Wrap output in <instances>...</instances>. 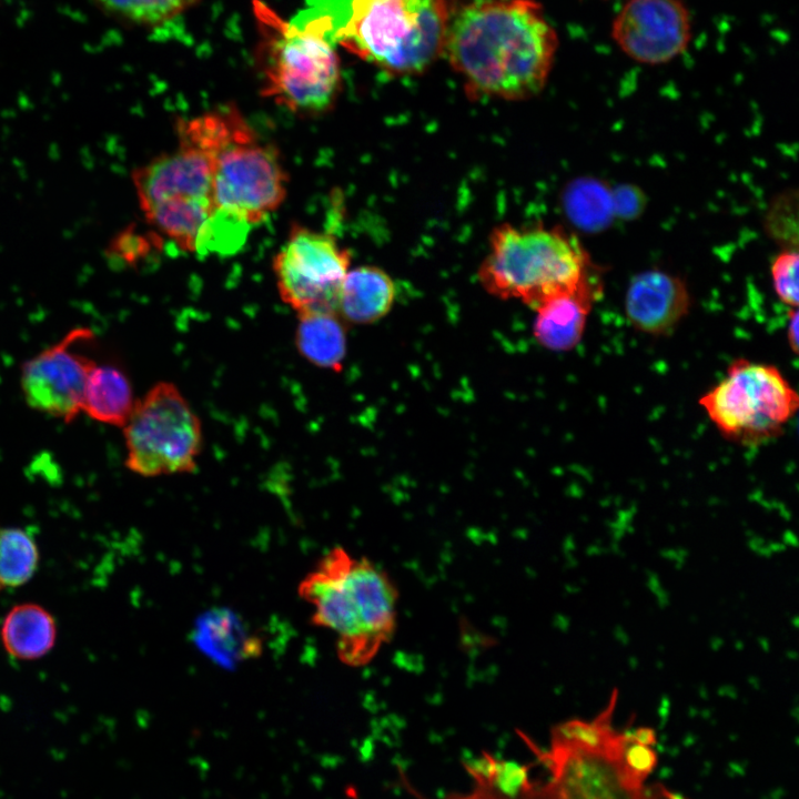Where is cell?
I'll use <instances>...</instances> for the list:
<instances>
[{
    "instance_id": "8992f818",
    "label": "cell",
    "mask_w": 799,
    "mask_h": 799,
    "mask_svg": "<svg viewBox=\"0 0 799 799\" xmlns=\"http://www.w3.org/2000/svg\"><path fill=\"white\" fill-rule=\"evenodd\" d=\"M482 286L536 310L548 299L598 279L578 240L559 226L498 225L478 269Z\"/></svg>"
},
{
    "instance_id": "cb8c5ba5",
    "label": "cell",
    "mask_w": 799,
    "mask_h": 799,
    "mask_svg": "<svg viewBox=\"0 0 799 799\" xmlns=\"http://www.w3.org/2000/svg\"><path fill=\"white\" fill-rule=\"evenodd\" d=\"M148 247L146 241L133 231L120 233L112 244L113 254L128 263H133L143 256Z\"/></svg>"
},
{
    "instance_id": "e0dca14e",
    "label": "cell",
    "mask_w": 799,
    "mask_h": 799,
    "mask_svg": "<svg viewBox=\"0 0 799 799\" xmlns=\"http://www.w3.org/2000/svg\"><path fill=\"white\" fill-rule=\"evenodd\" d=\"M0 636L6 651L21 660H34L47 655L57 639L53 616L42 606L24 603L6 615Z\"/></svg>"
},
{
    "instance_id": "7402d4cb",
    "label": "cell",
    "mask_w": 799,
    "mask_h": 799,
    "mask_svg": "<svg viewBox=\"0 0 799 799\" xmlns=\"http://www.w3.org/2000/svg\"><path fill=\"white\" fill-rule=\"evenodd\" d=\"M798 267L797 249H783L771 263L772 286L778 299L790 309L798 306Z\"/></svg>"
},
{
    "instance_id": "ffe728a7",
    "label": "cell",
    "mask_w": 799,
    "mask_h": 799,
    "mask_svg": "<svg viewBox=\"0 0 799 799\" xmlns=\"http://www.w3.org/2000/svg\"><path fill=\"white\" fill-rule=\"evenodd\" d=\"M38 563L37 544L27 532L13 527L0 529V588L26 584Z\"/></svg>"
},
{
    "instance_id": "277c9868",
    "label": "cell",
    "mask_w": 799,
    "mask_h": 799,
    "mask_svg": "<svg viewBox=\"0 0 799 799\" xmlns=\"http://www.w3.org/2000/svg\"><path fill=\"white\" fill-rule=\"evenodd\" d=\"M178 140L208 158L216 210L252 225L282 204L287 175L279 153L260 139L236 107L180 120Z\"/></svg>"
},
{
    "instance_id": "4fadbf2b",
    "label": "cell",
    "mask_w": 799,
    "mask_h": 799,
    "mask_svg": "<svg viewBox=\"0 0 799 799\" xmlns=\"http://www.w3.org/2000/svg\"><path fill=\"white\" fill-rule=\"evenodd\" d=\"M690 306L691 296L685 281L657 269L633 276L624 300L630 326L650 336L671 334L688 315Z\"/></svg>"
},
{
    "instance_id": "ac0fdd59",
    "label": "cell",
    "mask_w": 799,
    "mask_h": 799,
    "mask_svg": "<svg viewBox=\"0 0 799 799\" xmlns=\"http://www.w3.org/2000/svg\"><path fill=\"white\" fill-rule=\"evenodd\" d=\"M299 353L311 364L338 372L346 354V332L337 313L299 316L294 334Z\"/></svg>"
},
{
    "instance_id": "8fae6325",
    "label": "cell",
    "mask_w": 799,
    "mask_h": 799,
    "mask_svg": "<svg viewBox=\"0 0 799 799\" xmlns=\"http://www.w3.org/2000/svg\"><path fill=\"white\" fill-rule=\"evenodd\" d=\"M92 338L91 330L74 328L22 365L20 385L30 407L67 423L82 412L85 384L95 362L80 352V346Z\"/></svg>"
},
{
    "instance_id": "52a82bcc",
    "label": "cell",
    "mask_w": 799,
    "mask_h": 799,
    "mask_svg": "<svg viewBox=\"0 0 799 799\" xmlns=\"http://www.w3.org/2000/svg\"><path fill=\"white\" fill-rule=\"evenodd\" d=\"M133 183L146 221L181 250L195 252L216 211L208 158L178 141L172 152L135 169Z\"/></svg>"
},
{
    "instance_id": "d6986e66",
    "label": "cell",
    "mask_w": 799,
    "mask_h": 799,
    "mask_svg": "<svg viewBox=\"0 0 799 799\" xmlns=\"http://www.w3.org/2000/svg\"><path fill=\"white\" fill-rule=\"evenodd\" d=\"M563 203L569 220L589 232L605 229L616 215L614 191L593 179L573 181L564 191Z\"/></svg>"
},
{
    "instance_id": "3957f363",
    "label": "cell",
    "mask_w": 799,
    "mask_h": 799,
    "mask_svg": "<svg viewBox=\"0 0 799 799\" xmlns=\"http://www.w3.org/2000/svg\"><path fill=\"white\" fill-rule=\"evenodd\" d=\"M253 11L262 95L301 117L327 112L341 88L331 19L307 6L284 20L261 0Z\"/></svg>"
},
{
    "instance_id": "6da1fadb",
    "label": "cell",
    "mask_w": 799,
    "mask_h": 799,
    "mask_svg": "<svg viewBox=\"0 0 799 799\" xmlns=\"http://www.w3.org/2000/svg\"><path fill=\"white\" fill-rule=\"evenodd\" d=\"M442 54L471 93L522 100L545 87L558 37L535 0H442Z\"/></svg>"
},
{
    "instance_id": "9c48e42d",
    "label": "cell",
    "mask_w": 799,
    "mask_h": 799,
    "mask_svg": "<svg viewBox=\"0 0 799 799\" xmlns=\"http://www.w3.org/2000/svg\"><path fill=\"white\" fill-rule=\"evenodd\" d=\"M125 466L143 477L186 474L202 448L198 415L171 382H159L135 402L123 426Z\"/></svg>"
},
{
    "instance_id": "ba28073f",
    "label": "cell",
    "mask_w": 799,
    "mask_h": 799,
    "mask_svg": "<svg viewBox=\"0 0 799 799\" xmlns=\"http://www.w3.org/2000/svg\"><path fill=\"white\" fill-rule=\"evenodd\" d=\"M699 405L726 439L757 445L781 435L799 397L777 366L740 357Z\"/></svg>"
},
{
    "instance_id": "5bb4252c",
    "label": "cell",
    "mask_w": 799,
    "mask_h": 799,
    "mask_svg": "<svg viewBox=\"0 0 799 799\" xmlns=\"http://www.w3.org/2000/svg\"><path fill=\"white\" fill-rule=\"evenodd\" d=\"M601 293L598 279L555 295L536 309L533 333L550 351L567 352L581 341L594 302Z\"/></svg>"
},
{
    "instance_id": "2e32d148",
    "label": "cell",
    "mask_w": 799,
    "mask_h": 799,
    "mask_svg": "<svg viewBox=\"0 0 799 799\" xmlns=\"http://www.w3.org/2000/svg\"><path fill=\"white\" fill-rule=\"evenodd\" d=\"M132 384L115 364H94L82 401V412L103 424L123 427L135 405Z\"/></svg>"
},
{
    "instance_id": "7c38bea8",
    "label": "cell",
    "mask_w": 799,
    "mask_h": 799,
    "mask_svg": "<svg viewBox=\"0 0 799 799\" xmlns=\"http://www.w3.org/2000/svg\"><path fill=\"white\" fill-rule=\"evenodd\" d=\"M610 36L631 60L665 64L688 49L691 16L681 0H627L613 20Z\"/></svg>"
},
{
    "instance_id": "d4e9b609",
    "label": "cell",
    "mask_w": 799,
    "mask_h": 799,
    "mask_svg": "<svg viewBox=\"0 0 799 799\" xmlns=\"http://www.w3.org/2000/svg\"><path fill=\"white\" fill-rule=\"evenodd\" d=\"M798 321L797 309H790V312L788 313L786 337L790 350L795 354H798Z\"/></svg>"
},
{
    "instance_id": "30bf717a",
    "label": "cell",
    "mask_w": 799,
    "mask_h": 799,
    "mask_svg": "<svg viewBox=\"0 0 799 799\" xmlns=\"http://www.w3.org/2000/svg\"><path fill=\"white\" fill-rule=\"evenodd\" d=\"M350 261L348 251L331 234L293 224L286 241L273 259L282 301L297 316L337 313Z\"/></svg>"
},
{
    "instance_id": "5b68a950",
    "label": "cell",
    "mask_w": 799,
    "mask_h": 799,
    "mask_svg": "<svg viewBox=\"0 0 799 799\" xmlns=\"http://www.w3.org/2000/svg\"><path fill=\"white\" fill-rule=\"evenodd\" d=\"M337 44L393 74L424 71L442 54V0H306Z\"/></svg>"
},
{
    "instance_id": "603a6c76",
    "label": "cell",
    "mask_w": 799,
    "mask_h": 799,
    "mask_svg": "<svg viewBox=\"0 0 799 799\" xmlns=\"http://www.w3.org/2000/svg\"><path fill=\"white\" fill-rule=\"evenodd\" d=\"M615 213L623 219H634L645 206L644 194L635 186H620L614 191Z\"/></svg>"
},
{
    "instance_id": "9a60e30c",
    "label": "cell",
    "mask_w": 799,
    "mask_h": 799,
    "mask_svg": "<svg viewBox=\"0 0 799 799\" xmlns=\"http://www.w3.org/2000/svg\"><path fill=\"white\" fill-rule=\"evenodd\" d=\"M395 285L382 269L363 265L348 270L342 284L337 313L347 322L371 324L391 310Z\"/></svg>"
},
{
    "instance_id": "4316f807",
    "label": "cell",
    "mask_w": 799,
    "mask_h": 799,
    "mask_svg": "<svg viewBox=\"0 0 799 799\" xmlns=\"http://www.w3.org/2000/svg\"><path fill=\"white\" fill-rule=\"evenodd\" d=\"M1 589V588H0Z\"/></svg>"
},
{
    "instance_id": "484cf974",
    "label": "cell",
    "mask_w": 799,
    "mask_h": 799,
    "mask_svg": "<svg viewBox=\"0 0 799 799\" xmlns=\"http://www.w3.org/2000/svg\"><path fill=\"white\" fill-rule=\"evenodd\" d=\"M631 740L646 746L656 744L655 731L650 728H637L626 734Z\"/></svg>"
},
{
    "instance_id": "44dd1931",
    "label": "cell",
    "mask_w": 799,
    "mask_h": 799,
    "mask_svg": "<svg viewBox=\"0 0 799 799\" xmlns=\"http://www.w3.org/2000/svg\"><path fill=\"white\" fill-rule=\"evenodd\" d=\"M195 0H98L108 11L128 20L158 24L168 21L185 9Z\"/></svg>"
},
{
    "instance_id": "7a4b0ae2",
    "label": "cell",
    "mask_w": 799,
    "mask_h": 799,
    "mask_svg": "<svg viewBox=\"0 0 799 799\" xmlns=\"http://www.w3.org/2000/svg\"><path fill=\"white\" fill-rule=\"evenodd\" d=\"M299 595L312 605V623L331 630L340 660L361 667L391 640L398 591L390 576L365 557L330 549L302 579Z\"/></svg>"
}]
</instances>
